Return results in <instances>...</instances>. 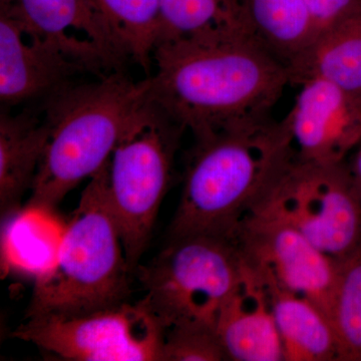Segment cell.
I'll return each mask as SVG.
<instances>
[{
  "instance_id": "obj_1",
  "label": "cell",
  "mask_w": 361,
  "mask_h": 361,
  "mask_svg": "<svg viewBox=\"0 0 361 361\" xmlns=\"http://www.w3.org/2000/svg\"><path fill=\"white\" fill-rule=\"evenodd\" d=\"M149 97L195 141L270 118L291 84L283 61L252 37L165 40Z\"/></svg>"
},
{
  "instance_id": "obj_2",
  "label": "cell",
  "mask_w": 361,
  "mask_h": 361,
  "mask_svg": "<svg viewBox=\"0 0 361 361\" xmlns=\"http://www.w3.org/2000/svg\"><path fill=\"white\" fill-rule=\"evenodd\" d=\"M294 159L285 118L270 116L196 141L169 239L203 234L234 240Z\"/></svg>"
},
{
  "instance_id": "obj_3",
  "label": "cell",
  "mask_w": 361,
  "mask_h": 361,
  "mask_svg": "<svg viewBox=\"0 0 361 361\" xmlns=\"http://www.w3.org/2000/svg\"><path fill=\"white\" fill-rule=\"evenodd\" d=\"M149 92V77L135 82L118 71L45 99L49 139L26 208L54 213L73 188L101 170Z\"/></svg>"
},
{
  "instance_id": "obj_4",
  "label": "cell",
  "mask_w": 361,
  "mask_h": 361,
  "mask_svg": "<svg viewBox=\"0 0 361 361\" xmlns=\"http://www.w3.org/2000/svg\"><path fill=\"white\" fill-rule=\"evenodd\" d=\"M110 161L90 177L63 228L54 264L35 279L26 318L80 315L129 301V274L109 193Z\"/></svg>"
},
{
  "instance_id": "obj_5",
  "label": "cell",
  "mask_w": 361,
  "mask_h": 361,
  "mask_svg": "<svg viewBox=\"0 0 361 361\" xmlns=\"http://www.w3.org/2000/svg\"><path fill=\"white\" fill-rule=\"evenodd\" d=\"M183 132L149 99L111 155L109 193L132 273L151 239Z\"/></svg>"
},
{
  "instance_id": "obj_6",
  "label": "cell",
  "mask_w": 361,
  "mask_h": 361,
  "mask_svg": "<svg viewBox=\"0 0 361 361\" xmlns=\"http://www.w3.org/2000/svg\"><path fill=\"white\" fill-rule=\"evenodd\" d=\"M241 265L234 240L198 234L169 239L137 272L146 291L142 299L166 330L187 324L216 329Z\"/></svg>"
},
{
  "instance_id": "obj_7",
  "label": "cell",
  "mask_w": 361,
  "mask_h": 361,
  "mask_svg": "<svg viewBox=\"0 0 361 361\" xmlns=\"http://www.w3.org/2000/svg\"><path fill=\"white\" fill-rule=\"evenodd\" d=\"M253 213L290 226L336 260L361 247V202L345 161L320 165L294 159Z\"/></svg>"
},
{
  "instance_id": "obj_8",
  "label": "cell",
  "mask_w": 361,
  "mask_h": 361,
  "mask_svg": "<svg viewBox=\"0 0 361 361\" xmlns=\"http://www.w3.org/2000/svg\"><path fill=\"white\" fill-rule=\"evenodd\" d=\"M165 334L142 299L87 314L26 318L13 336L66 360L163 361Z\"/></svg>"
},
{
  "instance_id": "obj_9",
  "label": "cell",
  "mask_w": 361,
  "mask_h": 361,
  "mask_svg": "<svg viewBox=\"0 0 361 361\" xmlns=\"http://www.w3.org/2000/svg\"><path fill=\"white\" fill-rule=\"evenodd\" d=\"M234 241L242 259L265 282L308 299L329 319L336 259L290 226L260 214H251L241 223Z\"/></svg>"
},
{
  "instance_id": "obj_10",
  "label": "cell",
  "mask_w": 361,
  "mask_h": 361,
  "mask_svg": "<svg viewBox=\"0 0 361 361\" xmlns=\"http://www.w3.org/2000/svg\"><path fill=\"white\" fill-rule=\"evenodd\" d=\"M0 14L58 47L85 73L103 77L130 59L92 0H1Z\"/></svg>"
},
{
  "instance_id": "obj_11",
  "label": "cell",
  "mask_w": 361,
  "mask_h": 361,
  "mask_svg": "<svg viewBox=\"0 0 361 361\" xmlns=\"http://www.w3.org/2000/svg\"><path fill=\"white\" fill-rule=\"evenodd\" d=\"M300 85L285 116L295 158L320 165L342 163L361 142V97L322 78Z\"/></svg>"
},
{
  "instance_id": "obj_12",
  "label": "cell",
  "mask_w": 361,
  "mask_h": 361,
  "mask_svg": "<svg viewBox=\"0 0 361 361\" xmlns=\"http://www.w3.org/2000/svg\"><path fill=\"white\" fill-rule=\"evenodd\" d=\"M85 73L58 47L0 14V101L6 106L49 99Z\"/></svg>"
},
{
  "instance_id": "obj_13",
  "label": "cell",
  "mask_w": 361,
  "mask_h": 361,
  "mask_svg": "<svg viewBox=\"0 0 361 361\" xmlns=\"http://www.w3.org/2000/svg\"><path fill=\"white\" fill-rule=\"evenodd\" d=\"M216 330L228 360L284 361L269 291L243 259Z\"/></svg>"
},
{
  "instance_id": "obj_14",
  "label": "cell",
  "mask_w": 361,
  "mask_h": 361,
  "mask_svg": "<svg viewBox=\"0 0 361 361\" xmlns=\"http://www.w3.org/2000/svg\"><path fill=\"white\" fill-rule=\"evenodd\" d=\"M49 139V127L30 111L0 116V208L18 210L33 184Z\"/></svg>"
},
{
  "instance_id": "obj_15",
  "label": "cell",
  "mask_w": 361,
  "mask_h": 361,
  "mask_svg": "<svg viewBox=\"0 0 361 361\" xmlns=\"http://www.w3.org/2000/svg\"><path fill=\"white\" fill-rule=\"evenodd\" d=\"M288 68L291 84L322 78L361 97V6L320 32Z\"/></svg>"
},
{
  "instance_id": "obj_16",
  "label": "cell",
  "mask_w": 361,
  "mask_h": 361,
  "mask_svg": "<svg viewBox=\"0 0 361 361\" xmlns=\"http://www.w3.org/2000/svg\"><path fill=\"white\" fill-rule=\"evenodd\" d=\"M264 283L272 301L284 361H339L336 334L324 313L302 296Z\"/></svg>"
},
{
  "instance_id": "obj_17",
  "label": "cell",
  "mask_w": 361,
  "mask_h": 361,
  "mask_svg": "<svg viewBox=\"0 0 361 361\" xmlns=\"http://www.w3.org/2000/svg\"><path fill=\"white\" fill-rule=\"evenodd\" d=\"M159 2L161 32L158 44L177 39H255L240 0H159Z\"/></svg>"
},
{
  "instance_id": "obj_18",
  "label": "cell",
  "mask_w": 361,
  "mask_h": 361,
  "mask_svg": "<svg viewBox=\"0 0 361 361\" xmlns=\"http://www.w3.org/2000/svg\"><path fill=\"white\" fill-rule=\"evenodd\" d=\"M256 40L289 66L315 37L303 0H240Z\"/></svg>"
},
{
  "instance_id": "obj_19",
  "label": "cell",
  "mask_w": 361,
  "mask_h": 361,
  "mask_svg": "<svg viewBox=\"0 0 361 361\" xmlns=\"http://www.w3.org/2000/svg\"><path fill=\"white\" fill-rule=\"evenodd\" d=\"M116 33L130 59L149 71L161 32L159 0H92Z\"/></svg>"
},
{
  "instance_id": "obj_20",
  "label": "cell",
  "mask_w": 361,
  "mask_h": 361,
  "mask_svg": "<svg viewBox=\"0 0 361 361\" xmlns=\"http://www.w3.org/2000/svg\"><path fill=\"white\" fill-rule=\"evenodd\" d=\"M329 319L339 361H361V247L337 260V277Z\"/></svg>"
},
{
  "instance_id": "obj_21",
  "label": "cell",
  "mask_w": 361,
  "mask_h": 361,
  "mask_svg": "<svg viewBox=\"0 0 361 361\" xmlns=\"http://www.w3.org/2000/svg\"><path fill=\"white\" fill-rule=\"evenodd\" d=\"M51 212L39 209L26 208L23 215L18 216L11 223L7 238L9 241L11 259L18 263L23 270L30 271L35 279L42 276V267L37 253H39L45 271H49L54 264L58 253L59 239L52 237V230L49 219Z\"/></svg>"
},
{
  "instance_id": "obj_22",
  "label": "cell",
  "mask_w": 361,
  "mask_h": 361,
  "mask_svg": "<svg viewBox=\"0 0 361 361\" xmlns=\"http://www.w3.org/2000/svg\"><path fill=\"white\" fill-rule=\"evenodd\" d=\"M228 360L215 327L179 325L166 330L163 361Z\"/></svg>"
},
{
  "instance_id": "obj_23",
  "label": "cell",
  "mask_w": 361,
  "mask_h": 361,
  "mask_svg": "<svg viewBox=\"0 0 361 361\" xmlns=\"http://www.w3.org/2000/svg\"><path fill=\"white\" fill-rule=\"evenodd\" d=\"M312 20L315 37L361 6V0H303ZM314 37V39H315Z\"/></svg>"
},
{
  "instance_id": "obj_24",
  "label": "cell",
  "mask_w": 361,
  "mask_h": 361,
  "mask_svg": "<svg viewBox=\"0 0 361 361\" xmlns=\"http://www.w3.org/2000/svg\"><path fill=\"white\" fill-rule=\"evenodd\" d=\"M349 172H350L351 179L355 185L356 193L361 202V147L356 152L353 163L348 165Z\"/></svg>"
}]
</instances>
